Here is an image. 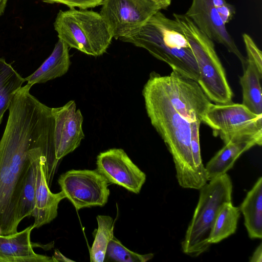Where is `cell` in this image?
Listing matches in <instances>:
<instances>
[{
  "label": "cell",
  "mask_w": 262,
  "mask_h": 262,
  "mask_svg": "<svg viewBox=\"0 0 262 262\" xmlns=\"http://www.w3.org/2000/svg\"><path fill=\"white\" fill-rule=\"evenodd\" d=\"M160 74L152 72L142 90L150 122L173 158L179 184L200 189L208 181L196 168L191 150V124L176 109L166 93Z\"/></svg>",
  "instance_id": "obj_2"
},
{
  "label": "cell",
  "mask_w": 262,
  "mask_h": 262,
  "mask_svg": "<svg viewBox=\"0 0 262 262\" xmlns=\"http://www.w3.org/2000/svg\"><path fill=\"white\" fill-rule=\"evenodd\" d=\"M239 210L244 217V225L252 239L262 237V178L259 177L249 191Z\"/></svg>",
  "instance_id": "obj_16"
},
{
  "label": "cell",
  "mask_w": 262,
  "mask_h": 262,
  "mask_svg": "<svg viewBox=\"0 0 262 262\" xmlns=\"http://www.w3.org/2000/svg\"><path fill=\"white\" fill-rule=\"evenodd\" d=\"M100 15L113 38L128 35L162 9L152 0H104Z\"/></svg>",
  "instance_id": "obj_9"
},
{
  "label": "cell",
  "mask_w": 262,
  "mask_h": 262,
  "mask_svg": "<svg viewBox=\"0 0 262 262\" xmlns=\"http://www.w3.org/2000/svg\"><path fill=\"white\" fill-rule=\"evenodd\" d=\"M97 170L109 183L139 193L144 184L145 173L135 165L121 148H111L97 157Z\"/></svg>",
  "instance_id": "obj_10"
},
{
  "label": "cell",
  "mask_w": 262,
  "mask_h": 262,
  "mask_svg": "<svg viewBox=\"0 0 262 262\" xmlns=\"http://www.w3.org/2000/svg\"><path fill=\"white\" fill-rule=\"evenodd\" d=\"M25 85L11 101L0 140V227L2 235L16 233L19 207L30 165L41 157L46 166L55 159V118L51 107L39 101Z\"/></svg>",
  "instance_id": "obj_1"
},
{
  "label": "cell",
  "mask_w": 262,
  "mask_h": 262,
  "mask_svg": "<svg viewBox=\"0 0 262 262\" xmlns=\"http://www.w3.org/2000/svg\"><path fill=\"white\" fill-rule=\"evenodd\" d=\"M24 82L25 78L12 66L0 58V125L14 95Z\"/></svg>",
  "instance_id": "obj_19"
},
{
  "label": "cell",
  "mask_w": 262,
  "mask_h": 262,
  "mask_svg": "<svg viewBox=\"0 0 262 262\" xmlns=\"http://www.w3.org/2000/svg\"><path fill=\"white\" fill-rule=\"evenodd\" d=\"M124 42L146 49L184 76L198 81V67L190 46L174 19L157 12L130 34L120 38Z\"/></svg>",
  "instance_id": "obj_3"
},
{
  "label": "cell",
  "mask_w": 262,
  "mask_h": 262,
  "mask_svg": "<svg viewBox=\"0 0 262 262\" xmlns=\"http://www.w3.org/2000/svg\"><path fill=\"white\" fill-rule=\"evenodd\" d=\"M209 181L199 189L198 203L181 243L183 253L192 257L208 249L210 235L218 213L224 204L232 201V182L227 173Z\"/></svg>",
  "instance_id": "obj_5"
},
{
  "label": "cell",
  "mask_w": 262,
  "mask_h": 262,
  "mask_svg": "<svg viewBox=\"0 0 262 262\" xmlns=\"http://www.w3.org/2000/svg\"><path fill=\"white\" fill-rule=\"evenodd\" d=\"M31 225L20 232L0 235V262H54L52 257L39 254L33 250Z\"/></svg>",
  "instance_id": "obj_14"
},
{
  "label": "cell",
  "mask_w": 262,
  "mask_h": 262,
  "mask_svg": "<svg viewBox=\"0 0 262 262\" xmlns=\"http://www.w3.org/2000/svg\"><path fill=\"white\" fill-rule=\"evenodd\" d=\"M153 257L152 253L140 254L129 250L114 236L107 246L104 261L145 262Z\"/></svg>",
  "instance_id": "obj_23"
},
{
  "label": "cell",
  "mask_w": 262,
  "mask_h": 262,
  "mask_svg": "<svg viewBox=\"0 0 262 262\" xmlns=\"http://www.w3.org/2000/svg\"><path fill=\"white\" fill-rule=\"evenodd\" d=\"M8 0H0V16L3 14Z\"/></svg>",
  "instance_id": "obj_31"
},
{
  "label": "cell",
  "mask_w": 262,
  "mask_h": 262,
  "mask_svg": "<svg viewBox=\"0 0 262 262\" xmlns=\"http://www.w3.org/2000/svg\"><path fill=\"white\" fill-rule=\"evenodd\" d=\"M159 5L162 9L167 8L171 4V0H152Z\"/></svg>",
  "instance_id": "obj_30"
},
{
  "label": "cell",
  "mask_w": 262,
  "mask_h": 262,
  "mask_svg": "<svg viewBox=\"0 0 262 262\" xmlns=\"http://www.w3.org/2000/svg\"><path fill=\"white\" fill-rule=\"evenodd\" d=\"M58 183L77 210L103 206L110 195L107 179L97 169H72L61 174Z\"/></svg>",
  "instance_id": "obj_8"
},
{
  "label": "cell",
  "mask_w": 262,
  "mask_h": 262,
  "mask_svg": "<svg viewBox=\"0 0 262 262\" xmlns=\"http://www.w3.org/2000/svg\"><path fill=\"white\" fill-rule=\"evenodd\" d=\"M240 214L239 208L233 206L232 201L224 204L215 220L209 243L210 244L218 243L234 234Z\"/></svg>",
  "instance_id": "obj_20"
},
{
  "label": "cell",
  "mask_w": 262,
  "mask_h": 262,
  "mask_svg": "<svg viewBox=\"0 0 262 262\" xmlns=\"http://www.w3.org/2000/svg\"><path fill=\"white\" fill-rule=\"evenodd\" d=\"M220 17L225 24L229 23L235 14L234 7L225 0H211Z\"/></svg>",
  "instance_id": "obj_27"
},
{
  "label": "cell",
  "mask_w": 262,
  "mask_h": 262,
  "mask_svg": "<svg viewBox=\"0 0 262 262\" xmlns=\"http://www.w3.org/2000/svg\"><path fill=\"white\" fill-rule=\"evenodd\" d=\"M252 147L247 143L225 144L205 167L208 181L226 173L239 156Z\"/></svg>",
  "instance_id": "obj_18"
},
{
  "label": "cell",
  "mask_w": 262,
  "mask_h": 262,
  "mask_svg": "<svg viewBox=\"0 0 262 262\" xmlns=\"http://www.w3.org/2000/svg\"><path fill=\"white\" fill-rule=\"evenodd\" d=\"M46 158L41 157L36 165L35 207L32 216L34 228L50 223L57 216L58 205L66 196L63 192L51 191L46 172Z\"/></svg>",
  "instance_id": "obj_13"
},
{
  "label": "cell",
  "mask_w": 262,
  "mask_h": 262,
  "mask_svg": "<svg viewBox=\"0 0 262 262\" xmlns=\"http://www.w3.org/2000/svg\"><path fill=\"white\" fill-rule=\"evenodd\" d=\"M185 15L212 41L222 44L228 52L234 54L241 62L243 69L246 68V58L227 31L211 0H192Z\"/></svg>",
  "instance_id": "obj_11"
},
{
  "label": "cell",
  "mask_w": 262,
  "mask_h": 262,
  "mask_svg": "<svg viewBox=\"0 0 262 262\" xmlns=\"http://www.w3.org/2000/svg\"><path fill=\"white\" fill-rule=\"evenodd\" d=\"M54 27L69 47L94 57L103 54L113 38L100 14L88 9L60 10Z\"/></svg>",
  "instance_id": "obj_6"
},
{
  "label": "cell",
  "mask_w": 262,
  "mask_h": 262,
  "mask_svg": "<svg viewBox=\"0 0 262 262\" xmlns=\"http://www.w3.org/2000/svg\"><path fill=\"white\" fill-rule=\"evenodd\" d=\"M54 262L58 261H73V260L68 259L62 255L57 249L54 251V255L52 256Z\"/></svg>",
  "instance_id": "obj_29"
},
{
  "label": "cell",
  "mask_w": 262,
  "mask_h": 262,
  "mask_svg": "<svg viewBox=\"0 0 262 262\" xmlns=\"http://www.w3.org/2000/svg\"><path fill=\"white\" fill-rule=\"evenodd\" d=\"M201 122V120L198 119L191 124L190 146L193 162L196 168L203 176L207 178L201 155L199 129Z\"/></svg>",
  "instance_id": "obj_24"
},
{
  "label": "cell",
  "mask_w": 262,
  "mask_h": 262,
  "mask_svg": "<svg viewBox=\"0 0 262 262\" xmlns=\"http://www.w3.org/2000/svg\"><path fill=\"white\" fill-rule=\"evenodd\" d=\"M243 40L247 54V61L252 62L262 75V54L254 40L248 34H243Z\"/></svg>",
  "instance_id": "obj_25"
},
{
  "label": "cell",
  "mask_w": 262,
  "mask_h": 262,
  "mask_svg": "<svg viewBox=\"0 0 262 262\" xmlns=\"http://www.w3.org/2000/svg\"><path fill=\"white\" fill-rule=\"evenodd\" d=\"M247 61L243 75L240 78L243 94L242 104L252 113L261 115L262 95L260 80L262 75L252 62Z\"/></svg>",
  "instance_id": "obj_17"
},
{
  "label": "cell",
  "mask_w": 262,
  "mask_h": 262,
  "mask_svg": "<svg viewBox=\"0 0 262 262\" xmlns=\"http://www.w3.org/2000/svg\"><path fill=\"white\" fill-rule=\"evenodd\" d=\"M55 118V158L56 162L73 152L84 138L83 118L76 103L71 100L63 106L52 108Z\"/></svg>",
  "instance_id": "obj_12"
},
{
  "label": "cell",
  "mask_w": 262,
  "mask_h": 262,
  "mask_svg": "<svg viewBox=\"0 0 262 262\" xmlns=\"http://www.w3.org/2000/svg\"><path fill=\"white\" fill-rule=\"evenodd\" d=\"M39 160L34 162L30 165L25 178L21 191L19 207V217L21 222L25 217L32 216L34 211L35 207L36 165Z\"/></svg>",
  "instance_id": "obj_22"
},
{
  "label": "cell",
  "mask_w": 262,
  "mask_h": 262,
  "mask_svg": "<svg viewBox=\"0 0 262 262\" xmlns=\"http://www.w3.org/2000/svg\"><path fill=\"white\" fill-rule=\"evenodd\" d=\"M250 262H261L262 261V244L256 248L253 255L250 259Z\"/></svg>",
  "instance_id": "obj_28"
},
{
  "label": "cell",
  "mask_w": 262,
  "mask_h": 262,
  "mask_svg": "<svg viewBox=\"0 0 262 262\" xmlns=\"http://www.w3.org/2000/svg\"><path fill=\"white\" fill-rule=\"evenodd\" d=\"M68 46L59 39L49 57L34 73L25 78L32 86L64 75L71 64Z\"/></svg>",
  "instance_id": "obj_15"
},
{
  "label": "cell",
  "mask_w": 262,
  "mask_h": 262,
  "mask_svg": "<svg viewBox=\"0 0 262 262\" xmlns=\"http://www.w3.org/2000/svg\"><path fill=\"white\" fill-rule=\"evenodd\" d=\"M215 137L225 144L247 143L253 146L262 144V114L252 113L242 104L210 103L202 117Z\"/></svg>",
  "instance_id": "obj_7"
},
{
  "label": "cell",
  "mask_w": 262,
  "mask_h": 262,
  "mask_svg": "<svg viewBox=\"0 0 262 262\" xmlns=\"http://www.w3.org/2000/svg\"><path fill=\"white\" fill-rule=\"evenodd\" d=\"M2 235V230H1V228L0 227V235Z\"/></svg>",
  "instance_id": "obj_32"
},
{
  "label": "cell",
  "mask_w": 262,
  "mask_h": 262,
  "mask_svg": "<svg viewBox=\"0 0 262 262\" xmlns=\"http://www.w3.org/2000/svg\"><path fill=\"white\" fill-rule=\"evenodd\" d=\"M173 16L190 46L199 72L198 83L205 95L215 104L232 103L233 92L213 41L185 14Z\"/></svg>",
  "instance_id": "obj_4"
},
{
  "label": "cell",
  "mask_w": 262,
  "mask_h": 262,
  "mask_svg": "<svg viewBox=\"0 0 262 262\" xmlns=\"http://www.w3.org/2000/svg\"><path fill=\"white\" fill-rule=\"evenodd\" d=\"M48 3H59L67 6L70 8L76 7L88 9L101 5L104 0H42Z\"/></svg>",
  "instance_id": "obj_26"
},
{
  "label": "cell",
  "mask_w": 262,
  "mask_h": 262,
  "mask_svg": "<svg viewBox=\"0 0 262 262\" xmlns=\"http://www.w3.org/2000/svg\"><path fill=\"white\" fill-rule=\"evenodd\" d=\"M98 228L90 250L92 262L104 260L107 246L114 236V219L108 215H99L96 217Z\"/></svg>",
  "instance_id": "obj_21"
}]
</instances>
